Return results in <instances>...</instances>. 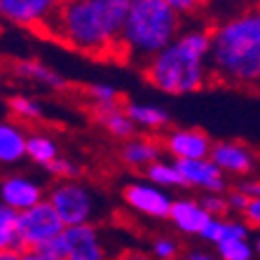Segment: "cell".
<instances>
[{
  "mask_svg": "<svg viewBox=\"0 0 260 260\" xmlns=\"http://www.w3.org/2000/svg\"><path fill=\"white\" fill-rule=\"evenodd\" d=\"M132 0L56 3L45 26L49 38L87 56H120V40Z\"/></svg>",
  "mask_w": 260,
  "mask_h": 260,
  "instance_id": "6da1fadb",
  "label": "cell"
},
{
  "mask_svg": "<svg viewBox=\"0 0 260 260\" xmlns=\"http://www.w3.org/2000/svg\"><path fill=\"white\" fill-rule=\"evenodd\" d=\"M213 80L242 89H260V7L244 10L211 28Z\"/></svg>",
  "mask_w": 260,
  "mask_h": 260,
  "instance_id": "7a4b0ae2",
  "label": "cell"
},
{
  "mask_svg": "<svg viewBox=\"0 0 260 260\" xmlns=\"http://www.w3.org/2000/svg\"><path fill=\"white\" fill-rule=\"evenodd\" d=\"M209 54H211V28L190 26L183 28L181 36L164 52L145 63L143 75L155 89L169 96L194 94L204 89L213 78Z\"/></svg>",
  "mask_w": 260,
  "mask_h": 260,
  "instance_id": "3957f363",
  "label": "cell"
},
{
  "mask_svg": "<svg viewBox=\"0 0 260 260\" xmlns=\"http://www.w3.org/2000/svg\"><path fill=\"white\" fill-rule=\"evenodd\" d=\"M183 17L169 0H132L120 40V56L145 66L181 36Z\"/></svg>",
  "mask_w": 260,
  "mask_h": 260,
  "instance_id": "277c9868",
  "label": "cell"
},
{
  "mask_svg": "<svg viewBox=\"0 0 260 260\" xmlns=\"http://www.w3.org/2000/svg\"><path fill=\"white\" fill-rule=\"evenodd\" d=\"M47 202L54 206V211L63 220L66 228H80L91 225V218L96 213V197L87 185L78 181H61L56 183Z\"/></svg>",
  "mask_w": 260,
  "mask_h": 260,
  "instance_id": "5b68a950",
  "label": "cell"
},
{
  "mask_svg": "<svg viewBox=\"0 0 260 260\" xmlns=\"http://www.w3.org/2000/svg\"><path fill=\"white\" fill-rule=\"evenodd\" d=\"M19 230L26 248H40L66 232V225L47 200L19 216Z\"/></svg>",
  "mask_w": 260,
  "mask_h": 260,
  "instance_id": "8992f818",
  "label": "cell"
},
{
  "mask_svg": "<svg viewBox=\"0 0 260 260\" xmlns=\"http://www.w3.org/2000/svg\"><path fill=\"white\" fill-rule=\"evenodd\" d=\"M122 200L132 211L155 220H169L174 197L169 190L152 185L150 181H132L122 188Z\"/></svg>",
  "mask_w": 260,
  "mask_h": 260,
  "instance_id": "52a82bcc",
  "label": "cell"
},
{
  "mask_svg": "<svg viewBox=\"0 0 260 260\" xmlns=\"http://www.w3.org/2000/svg\"><path fill=\"white\" fill-rule=\"evenodd\" d=\"M162 145L174 157V162H194L211 157L216 143L197 127H176L164 134Z\"/></svg>",
  "mask_w": 260,
  "mask_h": 260,
  "instance_id": "ba28073f",
  "label": "cell"
},
{
  "mask_svg": "<svg viewBox=\"0 0 260 260\" xmlns=\"http://www.w3.org/2000/svg\"><path fill=\"white\" fill-rule=\"evenodd\" d=\"M0 200H3V206L24 213L45 202V190L36 178L26 174H7L0 183Z\"/></svg>",
  "mask_w": 260,
  "mask_h": 260,
  "instance_id": "9c48e42d",
  "label": "cell"
},
{
  "mask_svg": "<svg viewBox=\"0 0 260 260\" xmlns=\"http://www.w3.org/2000/svg\"><path fill=\"white\" fill-rule=\"evenodd\" d=\"M211 159L225 176H237V178H248L258 167V157L248 145L239 141H218L211 150Z\"/></svg>",
  "mask_w": 260,
  "mask_h": 260,
  "instance_id": "30bf717a",
  "label": "cell"
},
{
  "mask_svg": "<svg viewBox=\"0 0 260 260\" xmlns=\"http://www.w3.org/2000/svg\"><path fill=\"white\" fill-rule=\"evenodd\" d=\"M185 188L200 190L202 194H223L228 190V176L218 169L213 159H194V162H176Z\"/></svg>",
  "mask_w": 260,
  "mask_h": 260,
  "instance_id": "8fae6325",
  "label": "cell"
},
{
  "mask_svg": "<svg viewBox=\"0 0 260 260\" xmlns=\"http://www.w3.org/2000/svg\"><path fill=\"white\" fill-rule=\"evenodd\" d=\"M56 10V3L52 0H3L0 14L17 26L45 30L47 21Z\"/></svg>",
  "mask_w": 260,
  "mask_h": 260,
  "instance_id": "7c38bea8",
  "label": "cell"
},
{
  "mask_svg": "<svg viewBox=\"0 0 260 260\" xmlns=\"http://www.w3.org/2000/svg\"><path fill=\"white\" fill-rule=\"evenodd\" d=\"M63 242H66V260H106V248L94 225L66 228Z\"/></svg>",
  "mask_w": 260,
  "mask_h": 260,
  "instance_id": "4fadbf2b",
  "label": "cell"
},
{
  "mask_svg": "<svg viewBox=\"0 0 260 260\" xmlns=\"http://www.w3.org/2000/svg\"><path fill=\"white\" fill-rule=\"evenodd\" d=\"M209 220H211V216L206 213V209L202 206L200 200H194V197H176L174 200L169 223L181 235L200 237Z\"/></svg>",
  "mask_w": 260,
  "mask_h": 260,
  "instance_id": "5bb4252c",
  "label": "cell"
},
{
  "mask_svg": "<svg viewBox=\"0 0 260 260\" xmlns=\"http://www.w3.org/2000/svg\"><path fill=\"white\" fill-rule=\"evenodd\" d=\"M12 75L17 80H24V82H30V85L47 87V89H54V91H61L68 87L66 78H63L59 71L45 66L43 61H38V59H17L12 63Z\"/></svg>",
  "mask_w": 260,
  "mask_h": 260,
  "instance_id": "9a60e30c",
  "label": "cell"
},
{
  "mask_svg": "<svg viewBox=\"0 0 260 260\" xmlns=\"http://www.w3.org/2000/svg\"><path fill=\"white\" fill-rule=\"evenodd\" d=\"M159 155H162V145L150 136H134V139L124 141L120 148L122 162L132 169H148L162 159Z\"/></svg>",
  "mask_w": 260,
  "mask_h": 260,
  "instance_id": "2e32d148",
  "label": "cell"
},
{
  "mask_svg": "<svg viewBox=\"0 0 260 260\" xmlns=\"http://www.w3.org/2000/svg\"><path fill=\"white\" fill-rule=\"evenodd\" d=\"M28 150V134L17 122L5 120L0 124V159L3 164H17L26 157Z\"/></svg>",
  "mask_w": 260,
  "mask_h": 260,
  "instance_id": "e0dca14e",
  "label": "cell"
},
{
  "mask_svg": "<svg viewBox=\"0 0 260 260\" xmlns=\"http://www.w3.org/2000/svg\"><path fill=\"white\" fill-rule=\"evenodd\" d=\"M129 120L134 122L136 129H145V132H159L169 124V113L162 106L155 103H141V101H129L124 106Z\"/></svg>",
  "mask_w": 260,
  "mask_h": 260,
  "instance_id": "ac0fdd59",
  "label": "cell"
},
{
  "mask_svg": "<svg viewBox=\"0 0 260 260\" xmlns=\"http://www.w3.org/2000/svg\"><path fill=\"white\" fill-rule=\"evenodd\" d=\"M94 117L96 122L101 124L110 136H115V139H122V141H129L136 136V127H134V122L129 120L127 110L124 106H108V108H94Z\"/></svg>",
  "mask_w": 260,
  "mask_h": 260,
  "instance_id": "d6986e66",
  "label": "cell"
},
{
  "mask_svg": "<svg viewBox=\"0 0 260 260\" xmlns=\"http://www.w3.org/2000/svg\"><path fill=\"white\" fill-rule=\"evenodd\" d=\"M19 216L21 213L10 206H0V251H14V253L26 251L24 237L19 230Z\"/></svg>",
  "mask_w": 260,
  "mask_h": 260,
  "instance_id": "ffe728a7",
  "label": "cell"
},
{
  "mask_svg": "<svg viewBox=\"0 0 260 260\" xmlns=\"http://www.w3.org/2000/svg\"><path fill=\"white\" fill-rule=\"evenodd\" d=\"M26 157L30 162H36L38 167H45L47 169L49 164L59 159V145L52 136L47 134H28V150H26Z\"/></svg>",
  "mask_w": 260,
  "mask_h": 260,
  "instance_id": "44dd1931",
  "label": "cell"
},
{
  "mask_svg": "<svg viewBox=\"0 0 260 260\" xmlns=\"http://www.w3.org/2000/svg\"><path fill=\"white\" fill-rule=\"evenodd\" d=\"M145 181H150L152 185H157L162 190H169V188H183V178H181V171L176 167V162H167V159H159L155 162L152 167L145 169Z\"/></svg>",
  "mask_w": 260,
  "mask_h": 260,
  "instance_id": "7402d4cb",
  "label": "cell"
},
{
  "mask_svg": "<svg viewBox=\"0 0 260 260\" xmlns=\"http://www.w3.org/2000/svg\"><path fill=\"white\" fill-rule=\"evenodd\" d=\"M7 108H10V113L14 117H19V120H24V122H38V120H43V115H45L43 103L33 96H26V94H12V96L7 99Z\"/></svg>",
  "mask_w": 260,
  "mask_h": 260,
  "instance_id": "603a6c76",
  "label": "cell"
},
{
  "mask_svg": "<svg viewBox=\"0 0 260 260\" xmlns=\"http://www.w3.org/2000/svg\"><path fill=\"white\" fill-rule=\"evenodd\" d=\"M218 260H253L255 248L248 239H235V242H223L216 246Z\"/></svg>",
  "mask_w": 260,
  "mask_h": 260,
  "instance_id": "cb8c5ba5",
  "label": "cell"
},
{
  "mask_svg": "<svg viewBox=\"0 0 260 260\" xmlns=\"http://www.w3.org/2000/svg\"><path fill=\"white\" fill-rule=\"evenodd\" d=\"M87 94L94 101V108H108V106H117L120 101V91L110 82H94L87 87Z\"/></svg>",
  "mask_w": 260,
  "mask_h": 260,
  "instance_id": "d4e9b609",
  "label": "cell"
},
{
  "mask_svg": "<svg viewBox=\"0 0 260 260\" xmlns=\"http://www.w3.org/2000/svg\"><path fill=\"white\" fill-rule=\"evenodd\" d=\"M181 255V244L174 237H157L152 242V258L155 260H176Z\"/></svg>",
  "mask_w": 260,
  "mask_h": 260,
  "instance_id": "484cf974",
  "label": "cell"
},
{
  "mask_svg": "<svg viewBox=\"0 0 260 260\" xmlns=\"http://www.w3.org/2000/svg\"><path fill=\"white\" fill-rule=\"evenodd\" d=\"M200 202L211 218H228V213H230L228 194H202Z\"/></svg>",
  "mask_w": 260,
  "mask_h": 260,
  "instance_id": "4316f807",
  "label": "cell"
},
{
  "mask_svg": "<svg viewBox=\"0 0 260 260\" xmlns=\"http://www.w3.org/2000/svg\"><path fill=\"white\" fill-rule=\"evenodd\" d=\"M47 171L49 174H54V176H59L61 181H75V176L80 174V167L73 162V159L59 157V159H54V162L49 164Z\"/></svg>",
  "mask_w": 260,
  "mask_h": 260,
  "instance_id": "83f0119b",
  "label": "cell"
},
{
  "mask_svg": "<svg viewBox=\"0 0 260 260\" xmlns=\"http://www.w3.org/2000/svg\"><path fill=\"white\" fill-rule=\"evenodd\" d=\"M223 228H225V218H211L206 228L202 230L200 239L206 244H211V246H218V244L223 242Z\"/></svg>",
  "mask_w": 260,
  "mask_h": 260,
  "instance_id": "f1b7e54d",
  "label": "cell"
},
{
  "mask_svg": "<svg viewBox=\"0 0 260 260\" xmlns=\"http://www.w3.org/2000/svg\"><path fill=\"white\" fill-rule=\"evenodd\" d=\"M36 251H40L43 255H47L49 260H66V242H63V235L56 237V239H52V242L45 244V246L36 248Z\"/></svg>",
  "mask_w": 260,
  "mask_h": 260,
  "instance_id": "f546056e",
  "label": "cell"
},
{
  "mask_svg": "<svg viewBox=\"0 0 260 260\" xmlns=\"http://www.w3.org/2000/svg\"><path fill=\"white\" fill-rule=\"evenodd\" d=\"M228 202H230V211H235V213H242L244 216V211H246V206H248V197L242 192L239 188H235V190H230L228 192Z\"/></svg>",
  "mask_w": 260,
  "mask_h": 260,
  "instance_id": "4dcf8cb0",
  "label": "cell"
},
{
  "mask_svg": "<svg viewBox=\"0 0 260 260\" xmlns=\"http://www.w3.org/2000/svg\"><path fill=\"white\" fill-rule=\"evenodd\" d=\"M244 220H246L251 228L260 230V200H251L246 206V211H244Z\"/></svg>",
  "mask_w": 260,
  "mask_h": 260,
  "instance_id": "1f68e13d",
  "label": "cell"
},
{
  "mask_svg": "<svg viewBox=\"0 0 260 260\" xmlns=\"http://www.w3.org/2000/svg\"><path fill=\"white\" fill-rule=\"evenodd\" d=\"M237 188L242 190L248 200H260V178H244Z\"/></svg>",
  "mask_w": 260,
  "mask_h": 260,
  "instance_id": "d6a6232c",
  "label": "cell"
},
{
  "mask_svg": "<svg viewBox=\"0 0 260 260\" xmlns=\"http://www.w3.org/2000/svg\"><path fill=\"white\" fill-rule=\"evenodd\" d=\"M171 7H174L176 12L181 14V17H188L190 12H194V10H200V3L197 0H169Z\"/></svg>",
  "mask_w": 260,
  "mask_h": 260,
  "instance_id": "836d02e7",
  "label": "cell"
},
{
  "mask_svg": "<svg viewBox=\"0 0 260 260\" xmlns=\"http://www.w3.org/2000/svg\"><path fill=\"white\" fill-rule=\"evenodd\" d=\"M183 260H218V255L206 251V248H192V251L183 255Z\"/></svg>",
  "mask_w": 260,
  "mask_h": 260,
  "instance_id": "e575fe53",
  "label": "cell"
},
{
  "mask_svg": "<svg viewBox=\"0 0 260 260\" xmlns=\"http://www.w3.org/2000/svg\"><path fill=\"white\" fill-rule=\"evenodd\" d=\"M115 260H155L148 253H139V251H127V253H120Z\"/></svg>",
  "mask_w": 260,
  "mask_h": 260,
  "instance_id": "d590c367",
  "label": "cell"
},
{
  "mask_svg": "<svg viewBox=\"0 0 260 260\" xmlns=\"http://www.w3.org/2000/svg\"><path fill=\"white\" fill-rule=\"evenodd\" d=\"M19 260H49V258H47V255H43L40 251H36V248H26Z\"/></svg>",
  "mask_w": 260,
  "mask_h": 260,
  "instance_id": "8d00e7d4",
  "label": "cell"
},
{
  "mask_svg": "<svg viewBox=\"0 0 260 260\" xmlns=\"http://www.w3.org/2000/svg\"><path fill=\"white\" fill-rule=\"evenodd\" d=\"M21 253H14V251H0V260H19Z\"/></svg>",
  "mask_w": 260,
  "mask_h": 260,
  "instance_id": "74e56055",
  "label": "cell"
},
{
  "mask_svg": "<svg viewBox=\"0 0 260 260\" xmlns=\"http://www.w3.org/2000/svg\"><path fill=\"white\" fill-rule=\"evenodd\" d=\"M253 248H255V253L260 255V232H258V237L253 239Z\"/></svg>",
  "mask_w": 260,
  "mask_h": 260,
  "instance_id": "f35d334b",
  "label": "cell"
}]
</instances>
